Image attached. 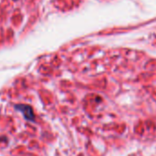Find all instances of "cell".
<instances>
[{
    "label": "cell",
    "mask_w": 156,
    "mask_h": 156,
    "mask_svg": "<svg viewBox=\"0 0 156 156\" xmlns=\"http://www.w3.org/2000/svg\"><path fill=\"white\" fill-rule=\"evenodd\" d=\"M16 109L21 111L23 112V115L24 117L29 120V121H34V113H33V111H32V108L28 106V105H17L16 106Z\"/></svg>",
    "instance_id": "6da1fadb"
}]
</instances>
